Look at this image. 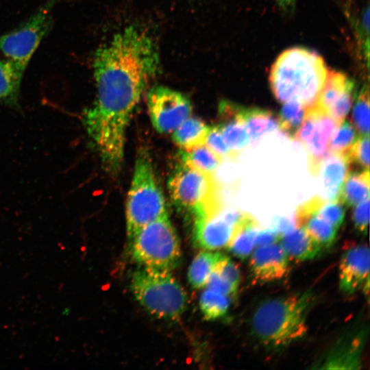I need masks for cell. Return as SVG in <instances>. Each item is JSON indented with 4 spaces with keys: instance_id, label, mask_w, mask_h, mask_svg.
<instances>
[{
    "instance_id": "2",
    "label": "cell",
    "mask_w": 370,
    "mask_h": 370,
    "mask_svg": "<svg viewBox=\"0 0 370 370\" xmlns=\"http://www.w3.org/2000/svg\"><path fill=\"white\" fill-rule=\"evenodd\" d=\"M328 71L319 53L295 47L278 56L271 66L269 81L279 102L296 101L308 108L315 104Z\"/></svg>"
},
{
    "instance_id": "21",
    "label": "cell",
    "mask_w": 370,
    "mask_h": 370,
    "mask_svg": "<svg viewBox=\"0 0 370 370\" xmlns=\"http://www.w3.org/2000/svg\"><path fill=\"white\" fill-rule=\"evenodd\" d=\"M210 126L197 118L190 116L173 132V141L184 150L204 144Z\"/></svg>"
},
{
    "instance_id": "37",
    "label": "cell",
    "mask_w": 370,
    "mask_h": 370,
    "mask_svg": "<svg viewBox=\"0 0 370 370\" xmlns=\"http://www.w3.org/2000/svg\"><path fill=\"white\" fill-rule=\"evenodd\" d=\"M294 227H295L294 219L282 217L274 219L272 228L279 234L281 238L282 236L294 229Z\"/></svg>"
},
{
    "instance_id": "38",
    "label": "cell",
    "mask_w": 370,
    "mask_h": 370,
    "mask_svg": "<svg viewBox=\"0 0 370 370\" xmlns=\"http://www.w3.org/2000/svg\"><path fill=\"white\" fill-rule=\"evenodd\" d=\"M278 5L284 12H293L296 0H275Z\"/></svg>"
},
{
    "instance_id": "16",
    "label": "cell",
    "mask_w": 370,
    "mask_h": 370,
    "mask_svg": "<svg viewBox=\"0 0 370 370\" xmlns=\"http://www.w3.org/2000/svg\"><path fill=\"white\" fill-rule=\"evenodd\" d=\"M282 246L288 257L297 260L314 258L323 247L301 227H295L281 236Z\"/></svg>"
},
{
    "instance_id": "1",
    "label": "cell",
    "mask_w": 370,
    "mask_h": 370,
    "mask_svg": "<svg viewBox=\"0 0 370 370\" xmlns=\"http://www.w3.org/2000/svg\"><path fill=\"white\" fill-rule=\"evenodd\" d=\"M160 65L158 48L151 34L140 26H127L95 53L96 97L137 105Z\"/></svg>"
},
{
    "instance_id": "5",
    "label": "cell",
    "mask_w": 370,
    "mask_h": 370,
    "mask_svg": "<svg viewBox=\"0 0 370 370\" xmlns=\"http://www.w3.org/2000/svg\"><path fill=\"white\" fill-rule=\"evenodd\" d=\"M130 286L138 303L158 319L177 320L187 308L186 293L171 271L140 267Z\"/></svg>"
},
{
    "instance_id": "32",
    "label": "cell",
    "mask_w": 370,
    "mask_h": 370,
    "mask_svg": "<svg viewBox=\"0 0 370 370\" xmlns=\"http://www.w3.org/2000/svg\"><path fill=\"white\" fill-rule=\"evenodd\" d=\"M204 145L222 159L227 158L234 159L218 125L210 126Z\"/></svg>"
},
{
    "instance_id": "35",
    "label": "cell",
    "mask_w": 370,
    "mask_h": 370,
    "mask_svg": "<svg viewBox=\"0 0 370 370\" xmlns=\"http://www.w3.org/2000/svg\"><path fill=\"white\" fill-rule=\"evenodd\" d=\"M352 219L355 228L359 233L366 234L369 221V199L357 204Z\"/></svg>"
},
{
    "instance_id": "33",
    "label": "cell",
    "mask_w": 370,
    "mask_h": 370,
    "mask_svg": "<svg viewBox=\"0 0 370 370\" xmlns=\"http://www.w3.org/2000/svg\"><path fill=\"white\" fill-rule=\"evenodd\" d=\"M214 270L225 280L238 288L241 280L240 270L238 265L230 258L223 255Z\"/></svg>"
},
{
    "instance_id": "20",
    "label": "cell",
    "mask_w": 370,
    "mask_h": 370,
    "mask_svg": "<svg viewBox=\"0 0 370 370\" xmlns=\"http://www.w3.org/2000/svg\"><path fill=\"white\" fill-rule=\"evenodd\" d=\"M24 72L9 59L0 60L1 101L14 106L17 103Z\"/></svg>"
},
{
    "instance_id": "22",
    "label": "cell",
    "mask_w": 370,
    "mask_h": 370,
    "mask_svg": "<svg viewBox=\"0 0 370 370\" xmlns=\"http://www.w3.org/2000/svg\"><path fill=\"white\" fill-rule=\"evenodd\" d=\"M223 256L219 252L206 250L197 254L188 273V282L193 288H200L206 286L208 277Z\"/></svg>"
},
{
    "instance_id": "27",
    "label": "cell",
    "mask_w": 370,
    "mask_h": 370,
    "mask_svg": "<svg viewBox=\"0 0 370 370\" xmlns=\"http://www.w3.org/2000/svg\"><path fill=\"white\" fill-rule=\"evenodd\" d=\"M352 121L362 136L369 134V90L368 84H363L356 91Z\"/></svg>"
},
{
    "instance_id": "7",
    "label": "cell",
    "mask_w": 370,
    "mask_h": 370,
    "mask_svg": "<svg viewBox=\"0 0 370 370\" xmlns=\"http://www.w3.org/2000/svg\"><path fill=\"white\" fill-rule=\"evenodd\" d=\"M168 189L173 204L178 208L191 212L194 217L223 205L212 175L184 163L178 165L171 175Z\"/></svg>"
},
{
    "instance_id": "14",
    "label": "cell",
    "mask_w": 370,
    "mask_h": 370,
    "mask_svg": "<svg viewBox=\"0 0 370 370\" xmlns=\"http://www.w3.org/2000/svg\"><path fill=\"white\" fill-rule=\"evenodd\" d=\"M364 330L341 338L330 349L317 369H358L360 368L361 356L365 343Z\"/></svg>"
},
{
    "instance_id": "18",
    "label": "cell",
    "mask_w": 370,
    "mask_h": 370,
    "mask_svg": "<svg viewBox=\"0 0 370 370\" xmlns=\"http://www.w3.org/2000/svg\"><path fill=\"white\" fill-rule=\"evenodd\" d=\"M242 118L250 143L253 145L257 143L264 134L273 132L278 127V117L267 109L243 106Z\"/></svg>"
},
{
    "instance_id": "10",
    "label": "cell",
    "mask_w": 370,
    "mask_h": 370,
    "mask_svg": "<svg viewBox=\"0 0 370 370\" xmlns=\"http://www.w3.org/2000/svg\"><path fill=\"white\" fill-rule=\"evenodd\" d=\"M147 106L153 126L162 134L173 132L192 114L191 102L186 95L163 86L149 91Z\"/></svg>"
},
{
    "instance_id": "36",
    "label": "cell",
    "mask_w": 370,
    "mask_h": 370,
    "mask_svg": "<svg viewBox=\"0 0 370 370\" xmlns=\"http://www.w3.org/2000/svg\"><path fill=\"white\" fill-rule=\"evenodd\" d=\"M280 238L279 234L273 228L258 230L254 245L256 247H262L276 243Z\"/></svg>"
},
{
    "instance_id": "24",
    "label": "cell",
    "mask_w": 370,
    "mask_h": 370,
    "mask_svg": "<svg viewBox=\"0 0 370 370\" xmlns=\"http://www.w3.org/2000/svg\"><path fill=\"white\" fill-rule=\"evenodd\" d=\"M295 227L304 228L323 248L330 247L333 243L338 230L318 217L317 214L306 217L295 225Z\"/></svg>"
},
{
    "instance_id": "25",
    "label": "cell",
    "mask_w": 370,
    "mask_h": 370,
    "mask_svg": "<svg viewBox=\"0 0 370 370\" xmlns=\"http://www.w3.org/2000/svg\"><path fill=\"white\" fill-rule=\"evenodd\" d=\"M283 103L278 118V128L284 134L294 139L304 119L306 108L296 101H288Z\"/></svg>"
},
{
    "instance_id": "23",
    "label": "cell",
    "mask_w": 370,
    "mask_h": 370,
    "mask_svg": "<svg viewBox=\"0 0 370 370\" xmlns=\"http://www.w3.org/2000/svg\"><path fill=\"white\" fill-rule=\"evenodd\" d=\"M182 159L186 165L209 175L215 172L223 160L204 144L184 150Z\"/></svg>"
},
{
    "instance_id": "17",
    "label": "cell",
    "mask_w": 370,
    "mask_h": 370,
    "mask_svg": "<svg viewBox=\"0 0 370 370\" xmlns=\"http://www.w3.org/2000/svg\"><path fill=\"white\" fill-rule=\"evenodd\" d=\"M256 219L248 213L236 225L230 243L229 250L241 259L247 258L252 252L255 245V237L258 230Z\"/></svg>"
},
{
    "instance_id": "12",
    "label": "cell",
    "mask_w": 370,
    "mask_h": 370,
    "mask_svg": "<svg viewBox=\"0 0 370 370\" xmlns=\"http://www.w3.org/2000/svg\"><path fill=\"white\" fill-rule=\"evenodd\" d=\"M254 284H262L282 278L288 271V257L281 245L257 247L249 262Z\"/></svg>"
},
{
    "instance_id": "6",
    "label": "cell",
    "mask_w": 370,
    "mask_h": 370,
    "mask_svg": "<svg viewBox=\"0 0 370 370\" xmlns=\"http://www.w3.org/2000/svg\"><path fill=\"white\" fill-rule=\"evenodd\" d=\"M130 241L140 267L171 271L181 262L180 241L168 214L145 225Z\"/></svg>"
},
{
    "instance_id": "34",
    "label": "cell",
    "mask_w": 370,
    "mask_h": 370,
    "mask_svg": "<svg viewBox=\"0 0 370 370\" xmlns=\"http://www.w3.org/2000/svg\"><path fill=\"white\" fill-rule=\"evenodd\" d=\"M206 286L230 298L235 296L238 291L237 287L223 278L214 269L208 277Z\"/></svg>"
},
{
    "instance_id": "15",
    "label": "cell",
    "mask_w": 370,
    "mask_h": 370,
    "mask_svg": "<svg viewBox=\"0 0 370 370\" xmlns=\"http://www.w3.org/2000/svg\"><path fill=\"white\" fill-rule=\"evenodd\" d=\"M349 168L344 155L330 153L323 161L319 173L321 172L322 187L326 200H338Z\"/></svg>"
},
{
    "instance_id": "8",
    "label": "cell",
    "mask_w": 370,
    "mask_h": 370,
    "mask_svg": "<svg viewBox=\"0 0 370 370\" xmlns=\"http://www.w3.org/2000/svg\"><path fill=\"white\" fill-rule=\"evenodd\" d=\"M54 0H49L24 23L0 37V51L21 70L52 27Z\"/></svg>"
},
{
    "instance_id": "3",
    "label": "cell",
    "mask_w": 370,
    "mask_h": 370,
    "mask_svg": "<svg viewBox=\"0 0 370 370\" xmlns=\"http://www.w3.org/2000/svg\"><path fill=\"white\" fill-rule=\"evenodd\" d=\"M315 297L308 290L262 301L255 310L251 332L267 348L278 349L302 338Z\"/></svg>"
},
{
    "instance_id": "30",
    "label": "cell",
    "mask_w": 370,
    "mask_h": 370,
    "mask_svg": "<svg viewBox=\"0 0 370 370\" xmlns=\"http://www.w3.org/2000/svg\"><path fill=\"white\" fill-rule=\"evenodd\" d=\"M349 163L362 171L369 170V136H361L344 155Z\"/></svg>"
},
{
    "instance_id": "28",
    "label": "cell",
    "mask_w": 370,
    "mask_h": 370,
    "mask_svg": "<svg viewBox=\"0 0 370 370\" xmlns=\"http://www.w3.org/2000/svg\"><path fill=\"white\" fill-rule=\"evenodd\" d=\"M338 126L330 137L329 151L330 153L345 155L358 136L349 122L342 121Z\"/></svg>"
},
{
    "instance_id": "9",
    "label": "cell",
    "mask_w": 370,
    "mask_h": 370,
    "mask_svg": "<svg viewBox=\"0 0 370 370\" xmlns=\"http://www.w3.org/2000/svg\"><path fill=\"white\" fill-rule=\"evenodd\" d=\"M338 125L329 113L316 105L306 108L304 119L294 139L307 151L311 174H319L322 163L330 154L329 141Z\"/></svg>"
},
{
    "instance_id": "11",
    "label": "cell",
    "mask_w": 370,
    "mask_h": 370,
    "mask_svg": "<svg viewBox=\"0 0 370 370\" xmlns=\"http://www.w3.org/2000/svg\"><path fill=\"white\" fill-rule=\"evenodd\" d=\"M245 212L224 206L195 217L194 236L196 244L204 249L227 247L234 229Z\"/></svg>"
},
{
    "instance_id": "31",
    "label": "cell",
    "mask_w": 370,
    "mask_h": 370,
    "mask_svg": "<svg viewBox=\"0 0 370 370\" xmlns=\"http://www.w3.org/2000/svg\"><path fill=\"white\" fill-rule=\"evenodd\" d=\"M345 214L344 204L338 200L325 199L317 211V215L338 229L343 223Z\"/></svg>"
},
{
    "instance_id": "13",
    "label": "cell",
    "mask_w": 370,
    "mask_h": 370,
    "mask_svg": "<svg viewBox=\"0 0 370 370\" xmlns=\"http://www.w3.org/2000/svg\"><path fill=\"white\" fill-rule=\"evenodd\" d=\"M339 286L348 295L354 293L369 281V250L359 245L347 250L339 264Z\"/></svg>"
},
{
    "instance_id": "26",
    "label": "cell",
    "mask_w": 370,
    "mask_h": 370,
    "mask_svg": "<svg viewBox=\"0 0 370 370\" xmlns=\"http://www.w3.org/2000/svg\"><path fill=\"white\" fill-rule=\"evenodd\" d=\"M230 305V297L208 288L200 297V309L206 320L222 317L227 312Z\"/></svg>"
},
{
    "instance_id": "4",
    "label": "cell",
    "mask_w": 370,
    "mask_h": 370,
    "mask_svg": "<svg viewBox=\"0 0 370 370\" xmlns=\"http://www.w3.org/2000/svg\"><path fill=\"white\" fill-rule=\"evenodd\" d=\"M129 241L145 225L168 214L165 199L158 182L149 151H138L126 202Z\"/></svg>"
},
{
    "instance_id": "19",
    "label": "cell",
    "mask_w": 370,
    "mask_h": 370,
    "mask_svg": "<svg viewBox=\"0 0 370 370\" xmlns=\"http://www.w3.org/2000/svg\"><path fill=\"white\" fill-rule=\"evenodd\" d=\"M369 170L348 172L342 186L339 201L355 206L369 199Z\"/></svg>"
},
{
    "instance_id": "29",
    "label": "cell",
    "mask_w": 370,
    "mask_h": 370,
    "mask_svg": "<svg viewBox=\"0 0 370 370\" xmlns=\"http://www.w3.org/2000/svg\"><path fill=\"white\" fill-rule=\"evenodd\" d=\"M369 5L367 4L359 16L353 19L360 55L367 65V69H369Z\"/></svg>"
}]
</instances>
